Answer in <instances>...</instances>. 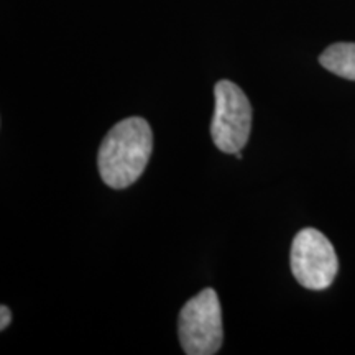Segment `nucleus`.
Returning <instances> with one entry per match:
<instances>
[{
    "label": "nucleus",
    "mask_w": 355,
    "mask_h": 355,
    "mask_svg": "<svg viewBox=\"0 0 355 355\" xmlns=\"http://www.w3.org/2000/svg\"><path fill=\"white\" fill-rule=\"evenodd\" d=\"M178 336L188 355H212L219 352L224 331L217 293L206 288L183 306L178 319Z\"/></svg>",
    "instance_id": "nucleus-2"
},
{
    "label": "nucleus",
    "mask_w": 355,
    "mask_h": 355,
    "mask_svg": "<svg viewBox=\"0 0 355 355\" xmlns=\"http://www.w3.org/2000/svg\"><path fill=\"white\" fill-rule=\"evenodd\" d=\"M319 63L336 76L355 81V43L331 44L319 56Z\"/></svg>",
    "instance_id": "nucleus-5"
},
{
    "label": "nucleus",
    "mask_w": 355,
    "mask_h": 355,
    "mask_svg": "<svg viewBox=\"0 0 355 355\" xmlns=\"http://www.w3.org/2000/svg\"><path fill=\"white\" fill-rule=\"evenodd\" d=\"M290 265L296 282L314 291L329 288L339 272V260L329 239L313 227L303 229L293 239Z\"/></svg>",
    "instance_id": "nucleus-4"
},
{
    "label": "nucleus",
    "mask_w": 355,
    "mask_h": 355,
    "mask_svg": "<svg viewBox=\"0 0 355 355\" xmlns=\"http://www.w3.org/2000/svg\"><path fill=\"white\" fill-rule=\"evenodd\" d=\"M153 152V133L141 117L117 122L104 137L97 153V168L109 188L125 189L145 171Z\"/></svg>",
    "instance_id": "nucleus-1"
},
{
    "label": "nucleus",
    "mask_w": 355,
    "mask_h": 355,
    "mask_svg": "<svg viewBox=\"0 0 355 355\" xmlns=\"http://www.w3.org/2000/svg\"><path fill=\"white\" fill-rule=\"evenodd\" d=\"M216 109L211 122L212 141L222 153L241 152L250 139L252 105L237 84L219 81L214 86Z\"/></svg>",
    "instance_id": "nucleus-3"
},
{
    "label": "nucleus",
    "mask_w": 355,
    "mask_h": 355,
    "mask_svg": "<svg viewBox=\"0 0 355 355\" xmlns=\"http://www.w3.org/2000/svg\"><path fill=\"white\" fill-rule=\"evenodd\" d=\"M234 157H235V158H237V159H242V153H241V152H237V153H235V155H234Z\"/></svg>",
    "instance_id": "nucleus-7"
},
{
    "label": "nucleus",
    "mask_w": 355,
    "mask_h": 355,
    "mask_svg": "<svg viewBox=\"0 0 355 355\" xmlns=\"http://www.w3.org/2000/svg\"><path fill=\"white\" fill-rule=\"evenodd\" d=\"M10 321H12L10 309H8L7 306H2V308H0V329L6 331L8 327V324H10Z\"/></svg>",
    "instance_id": "nucleus-6"
}]
</instances>
